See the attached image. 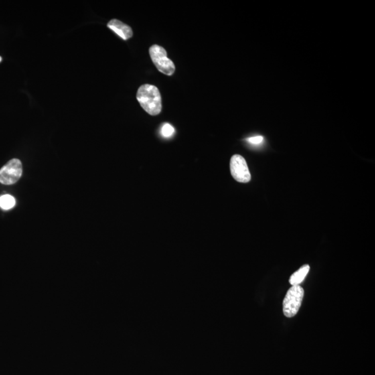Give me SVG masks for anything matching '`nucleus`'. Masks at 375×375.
I'll return each mask as SVG.
<instances>
[{"label": "nucleus", "mask_w": 375, "mask_h": 375, "mask_svg": "<svg viewBox=\"0 0 375 375\" xmlns=\"http://www.w3.org/2000/svg\"><path fill=\"white\" fill-rule=\"evenodd\" d=\"M107 27L124 41H127L133 36V31L131 27L117 19L111 20L107 24Z\"/></svg>", "instance_id": "obj_6"}, {"label": "nucleus", "mask_w": 375, "mask_h": 375, "mask_svg": "<svg viewBox=\"0 0 375 375\" xmlns=\"http://www.w3.org/2000/svg\"><path fill=\"white\" fill-rule=\"evenodd\" d=\"M150 57L159 72L171 76L175 71V64L167 58L166 50L163 47L154 45L149 49Z\"/></svg>", "instance_id": "obj_3"}, {"label": "nucleus", "mask_w": 375, "mask_h": 375, "mask_svg": "<svg viewBox=\"0 0 375 375\" xmlns=\"http://www.w3.org/2000/svg\"><path fill=\"white\" fill-rule=\"evenodd\" d=\"M136 98L142 108L151 116L159 115L161 112V96L157 87L150 84L140 86Z\"/></svg>", "instance_id": "obj_1"}, {"label": "nucleus", "mask_w": 375, "mask_h": 375, "mask_svg": "<svg viewBox=\"0 0 375 375\" xmlns=\"http://www.w3.org/2000/svg\"><path fill=\"white\" fill-rule=\"evenodd\" d=\"M246 141L249 143L252 144V145H257L262 143L264 141V137L261 136H254V137L248 138L246 139Z\"/></svg>", "instance_id": "obj_10"}, {"label": "nucleus", "mask_w": 375, "mask_h": 375, "mask_svg": "<svg viewBox=\"0 0 375 375\" xmlns=\"http://www.w3.org/2000/svg\"><path fill=\"white\" fill-rule=\"evenodd\" d=\"M310 267L309 265L303 266V267L299 268L297 272L292 274L291 278H290V284L292 286H298L302 283L305 280L306 276L307 275L308 272H309Z\"/></svg>", "instance_id": "obj_7"}, {"label": "nucleus", "mask_w": 375, "mask_h": 375, "mask_svg": "<svg viewBox=\"0 0 375 375\" xmlns=\"http://www.w3.org/2000/svg\"><path fill=\"white\" fill-rule=\"evenodd\" d=\"M230 171L232 177L238 182L248 183L251 180V174L246 159L242 156H233L230 161Z\"/></svg>", "instance_id": "obj_5"}, {"label": "nucleus", "mask_w": 375, "mask_h": 375, "mask_svg": "<svg viewBox=\"0 0 375 375\" xmlns=\"http://www.w3.org/2000/svg\"><path fill=\"white\" fill-rule=\"evenodd\" d=\"M23 174V165L19 159H13L0 170V183L11 185L19 180Z\"/></svg>", "instance_id": "obj_4"}, {"label": "nucleus", "mask_w": 375, "mask_h": 375, "mask_svg": "<svg viewBox=\"0 0 375 375\" xmlns=\"http://www.w3.org/2000/svg\"><path fill=\"white\" fill-rule=\"evenodd\" d=\"M2 60H3V58H2L1 57H0V62H1Z\"/></svg>", "instance_id": "obj_11"}, {"label": "nucleus", "mask_w": 375, "mask_h": 375, "mask_svg": "<svg viewBox=\"0 0 375 375\" xmlns=\"http://www.w3.org/2000/svg\"><path fill=\"white\" fill-rule=\"evenodd\" d=\"M174 132H175V129L168 123L163 124L161 128V134L165 138L171 137V136H173Z\"/></svg>", "instance_id": "obj_9"}, {"label": "nucleus", "mask_w": 375, "mask_h": 375, "mask_svg": "<svg viewBox=\"0 0 375 375\" xmlns=\"http://www.w3.org/2000/svg\"><path fill=\"white\" fill-rule=\"evenodd\" d=\"M15 205V198L11 195H5L0 197V207L5 210H9L14 207Z\"/></svg>", "instance_id": "obj_8"}, {"label": "nucleus", "mask_w": 375, "mask_h": 375, "mask_svg": "<svg viewBox=\"0 0 375 375\" xmlns=\"http://www.w3.org/2000/svg\"><path fill=\"white\" fill-rule=\"evenodd\" d=\"M305 291L302 286H293L288 291L283 301V312L286 317L295 316L301 307Z\"/></svg>", "instance_id": "obj_2"}]
</instances>
